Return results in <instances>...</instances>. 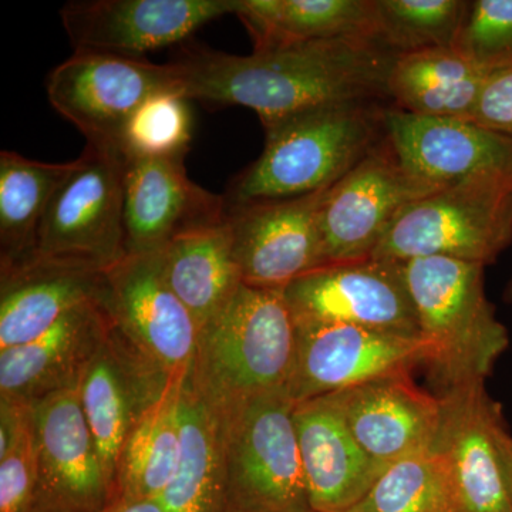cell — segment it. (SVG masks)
<instances>
[{"label": "cell", "instance_id": "obj_38", "mask_svg": "<svg viewBox=\"0 0 512 512\" xmlns=\"http://www.w3.org/2000/svg\"><path fill=\"white\" fill-rule=\"evenodd\" d=\"M504 299L507 303H512V278L511 281L508 282L507 288H505Z\"/></svg>", "mask_w": 512, "mask_h": 512}, {"label": "cell", "instance_id": "obj_1", "mask_svg": "<svg viewBox=\"0 0 512 512\" xmlns=\"http://www.w3.org/2000/svg\"><path fill=\"white\" fill-rule=\"evenodd\" d=\"M394 56L376 40L339 39L248 56L194 49L175 63L185 99L247 107L265 128L316 107L384 99Z\"/></svg>", "mask_w": 512, "mask_h": 512}, {"label": "cell", "instance_id": "obj_16", "mask_svg": "<svg viewBox=\"0 0 512 512\" xmlns=\"http://www.w3.org/2000/svg\"><path fill=\"white\" fill-rule=\"evenodd\" d=\"M39 456L37 512H101L113 501L79 384L32 403Z\"/></svg>", "mask_w": 512, "mask_h": 512}, {"label": "cell", "instance_id": "obj_12", "mask_svg": "<svg viewBox=\"0 0 512 512\" xmlns=\"http://www.w3.org/2000/svg\"><path fill=\"white\" fill-rule=\"evenodd\" d=\"M430 352V343L414 336L350 325H296L288 394L298 403L379 377L412 373Z\"/></svg>", "mask_w": 512, "mask_h": 512}, {"label": "cell", "instance_id": "obj_37", "mask_svg": "<svg viewBox=\"0 0 512 512\" xmlns=\"http://www.w3.org/2000/svg\"><path fill=\"white\" fill-rule=\"evenodd\" d=\"M101 512H168L158 498H114Z\"/></svg>", "mask_w": 512, "mask_h": 512}, {"label": "cell", "instance_id": "obj_33", "mask_svg": "<svg viewBox=\"0 0 512 512\" xmlns=\"http://www.w3.org/2000/svg\"><path fill=\"white\" fill-rule=\"evenodd\" d=\"M485 73L512 67V0H470L453 46Z\"/></svg>", "mask_w": 512, "mask_h": 512}, {"label": "cell", "instance_id": "obj_27", "mask_svg": "<svg viewBox=\"0 0 512 512\" xmlns=\"http://www.w3.org/2000/svg\"><path fill=\"white\" fill-rule=\"evenodd\" d=\"M487 77L453 47L394 56L387 97L396 109L423 117L470 120Z\"/></svg>", "mask_w": 512, "mask_h": 512}, {"label": "cell", "instance_id": "obj_18", "mask_svg": "<svg viewBox=\"0 0 512 512\" xmlns=\"http://www.w3.org/2000/svg\"><path fill=\"white\" fill-rule=\"evenodd\" d=\"M227 201L188 177L184 158L127 160V254L161 251L178 235L217 224L227 217Z\"/></svg>", "mask_w": 512, "mask_h": 512}, {"label": "cell", "instance_id": "obj_13", "mask_svg": "<svg viewBox=\"0 0 512 512\" xmlns=\"http://www.w3.org/2000/svg\"><path fill=\"white\" fill-rule=\"evenodd\" d=\"M238 0H73L60 10L74 52L141 57L187 39Z\"/></svg>", "mask_w": 512, "mask_h": 512}, {"label": "cell", "instance_id": "obj_31", "mask_svg": "<svg viewBox=\"0 0 512 512\" xmlns=\"http://www.w3.org/2000/svg\"><path fill=\"white\" fill-rule=\"evenodd\" d=\"M467 6L466 0H376L377 42L396 56L453 47Z\"/></svg>", "mask_w": 512, "mask_h": 512}, {"label": "cell", "instance_id": "obj_7", "mask_svg": "<svg viewBox=\"0 0 512 512\" xmlns=\"http://www.w3.org/2000/svg\"><path fill=\"white\" fill-rule=\"evenodd\" d=\"M47 208L37 258L106 269L127 255V158L86 144Z\"/></svg>", "mask_w": 512, "mask_h": 512}, {"label": "cell", "instance_id": "obj_29", "mask_svg": "<svg viewBox=\"0 0 512 512\" xmlns=\"http://www.w3.org/2000/svg\"><path fill=\"white\" fill-rule=\"evenodd\" d=\"M188 375L171 377L138 417L121 454L114 498H157L174 480L181 457L180 393Z\"/></svg>", "mask_w": 512, "mask_h": 512}, {"label": "cell", "instance_id": "obj_25", "mask_svg": "<svg viewBox=\"0 0 512 512\" xmlns=\"http://www.w3.org/2000/svg\"><path fill=\"white\" fill-rule=\"evenodd\" d=\"M254 49L319 40H376V0H238Z\"/></svg>", "mask_w": 512, "mask_h": 512}, {"label": "cell", "instance_id": "obj_15", "mask_svg": "<svg viewBox=\"0 0 512 512\" xmlns=\"http://www.w3.org/2000/svg\"><path fill=\"white\" fill-rule=\"evenodd\" d=\"M384 136L403 167L436 190L471 178L512 184V137L474 121L416 116L393 107L384 110Z\"/></svg>", "mask_w": 512, "mask_h": 512}, {"label": "cell", "instance_id": "obj_22", "mask_svg": "<svg viewBox=\"0 0 512 512\" xmlns=\"http://www.w3.org/2000/svg\"><path fill=\"white\" fill-rule=\"evenodd\" d=\"M113 322L103 299L67 313L39 338L0 352V399L35 403L77 386Z\"/></svg>", "mask_w": 512, "mask_h": 512}, {"label": "cell", "instance_id": "obj_4", "mask_svg": "<svg viewBox=\"0 0 512 512\" xmlns=\"http://www.w3.org/2000/svg\"><path fill=\"white\" fill-rule=\"evenodd\" d=\"M484 271V265L444 256L404 262L420 336L431 348L424 365L441 393L485 383L510 346L485 295Z\"/></svg>", "mask_w": 512, "mask_h": 512}, {"label": "cell", "instance_id": "obj_9", "mask_svg": "<svg viewBox=\"0 0 512 512\" xmlns=\"http://www.w3.org/2000/svg\"><path fill=\"white\" fill-rule=\"evenodd\" d=\"M103 303L138 359L165 377L191 372L201 329L168 285L158 252L127 254L104 269Z\"/></svg>", "mask_w": 512, "mask_h": 512}, {"label": "cell", "instance_id": "obj_36", "mask_svg": "<svg viewBox=\"0 0 512 512\" xmlns=\"http://www.w3.org/2000/svg\"><path fill=\"white\" fill-rule=\"evenodd\" d=\"M498 457H500L501 474H503L505 493L512 511V436L505 427L504 420L495 430Z\"/></svg>", "mask_w": 512, "mask_h": 512}, {"label": "cell", "instance_id": "obj_3", "mask_svg": "<svg viewBox=\"0 0 512 512\" xmlns=\"http://www.w3.org/2000/svg\"><path fill=\"white\" fill-rule=\"evenodd\" d=\"M295 356L296 325L284 291L242 284L202 326L190 379L225 410L288 392Z\"/></svg>", "mask_w": 512, "mask_h": 512}, {"label": "cell", "instance_id": "obj_24", "mask_svg": "<svg viewBox=\"0 0 512 512\" xmlns=\"http://www.w3.org/2000/svg\"><path fill=\"white\" fill-rule=\"evenodd\" d=\"M181 457L157 497L168 512H227L222 412L185 377L180 393Z\"/></svg>", "mask_w": 512, "mask_h": 512}, {"label": "cell", "instance_id": "obj_26", "mask_svg": "<svg viewBox=\"0 0 512 512\" xmlns=\"http://www.w3.org/2000/svg\"><path fill=\"white\" fill-rule=\"evenodd\" d=\"M158 254L168 285L187 306L200 329L242 285L228 212L217 224L178 235Z\"/></svg>", "mask_w": 512, "mask_h": 512}, {"label": "cell", "instance_id": "obj_14", "mask_svg": "<svg viewBox=\"0 0 512 512\" xmlns=\"http://www.w3.org/2000/svg\"><path fill=\"white\" fill-rule=\"evenodd\" d=\"M326 190L227 205L242 284L284 291L295 279L323 265L318 210Z\"/></svg>", "mask_w": 512, "mask_h": 512}, {"label": "cell", "instance_id": "obj_23", "mask_svg": "<svg viewBox=\"0 0 512 512\" xmlns=\"http://www.w3.org/2000/svg\"><path fill=\"white\" fill-rule=\"evenodd\" d=\"M104 269L36 258L2 274L0 352L23 345L67 313L103 299Z\"/></svg>", "mask_w": 512, "mask_h": 512}, {"label": "cell", "instance_id": "obj_30", "mask_svg": "<svg viewBox=\"0 0 512 512\" xmlns=\"http://www.w3.org/2000/svg\"><path fill=\"white\" fill-rule=\"evenodd\" d=\"M348 512H453L446 461L434 447L396 461Z\"/></svg>", "mask_w": 512, "mask_h": 512}, {"label": "cell", "instance_id": "obj_6", "mask_svg": "<svg viewBox=\"0 0 512 512\" xmlns=\"http://www.w3.org/2000/svg\"><path fill=\"white\" fill-rule=\"evenodd\" d=\"M512 244V184L471 178L413 202L373 258L407 262L444 256L484 266Z\"/></svg>", "mask_w": 512, "mask_h": 512}, {"label": "cell", "instance_id": "obj_5", "mask_svg": "<svg viewBox=\"0 0 512 512\" xmlns=\"http://www.w3.org/2000/svg\"><path fill=\"white\" fill-rule=\"evenodd\" d=\"M288 392L221 410L227 510L313 512Z\"/></svg>", "mask_w": 512, "mask_h": 512}, {"label": "cell", "instance_id": "obj_8", "mask_svg": "<svg viewBox=\"0 0 512 512\" xmlns=\"http://www.w3.org/2000/svg\"><path fill=\"white\" fill-rule=\"evenodd\" d=\"M46 90L50 104L89 146L121 151L127 123L144 101L170 90L181 93L180 67L141 57L74 52L49 74Z\"/></svg>", "mask_w": 512, "mask_h": 512}, {"label": "cell", "instance_id": "obj_20", "mask_svg": "<svg viewBox=\"0 0 512 512\" xmlns=\"http://www.w3.org/2000/svg\"><path fill=\"white\" fill-rule=\"evenodd\" d=\"M333 394L353 437L383 470L434 446L440 396L421 390L410 373L379 377Z\"/></svg>", "mask_w": 512, "mask_h": 512}, {"label": "cell", "instance_id": "obj_21", "mask_svg": "<svg viewBox=\"0 0 512 512\" xmlns=\"http://www.w3.org/2000/svg\"><path fill=\"white\" fill-rule=\"evenodd\" d=\"M293 423L312 510L348 512L366 497L383 468L353 437L335 394L295 403Z\"/></svg>", "mask_w": 512, "mask_h": 512}, {"label": "cell", "instance_id": "obj_34", "mask_svg": "<svg viewBox=\"0 0 512 512\" xmlns=\"http://www.w3.org/2000/svg\"><path fill=\"white\" fill-rule=\"evenodd\" d=\"M39 487V456L33 420L22 439L0 458V512H37Z\"/></svg>", "mask_w": 512, "mask_h": 512}, {"label": "cell", "instance_id": "obj_17", "mask_svg": "<svg viewBox=\"0 0 512 512\" xmlns=\"http://www.w3.org/2000/svg\"><path fill=\"white\" fill-rule=\"evenodd\" d=\"M441 421L434 448L443 456L453 491V512H512L505 493L495 430L501 406L485 383L439 394Z\"/></svg>", "mask_w": 512, "mask_h": 512}, {"label": "cell", "instance_id": "obj_10", "mask_svg": "<svg viewBox=\"0 0 512 512\" xmlns=\"http://www.w3.org/2000/svg\"><path fill=\"white\" fill-rule=\"evenodd\" d=\"M434 191L403 167L384 136L323 194L318 210L323 265L372 258L403 211Z\"/></svg>", "mask_w": 512, "mask_h": 512}, {"label": "cell", "instance_id": "obj_28", "mask_svg": "<svg viewBox=\"0 0 512 512\" xmlns=\"http://www.w3.org/2000/svg\"><path fill=\"white\" fill-rule=\"evenodd\" d=\"M74 164L30 160L0 153V256L2 274L36 258L37 239L47 208Z\"/></svg>", "mask_w": 512, "mask_h": 512}, {"label": "cell", "instance_id": "obj_40", "mask_svg": "<svg viewBox=\"0 0 512 512\" xmlns=\"http://www.w3.org/2000/svg\"><path fill=\"white\" fill-rule=\"evenodd\" d=\"M313 512H315V511H313Z\"/></svg>", "mask_w": 512, "mask_h": 512}, {"label": "cell", "instance_id": "obj_19", "mask_svg": "<svg viewBox=\"0 0 512 512\" xmlns=\"http://www.w3.org/2000/svg\"><path fill=\"white\" fill-rule=\"evenodd\" d=\"M170 379L138 359L114 329L84 369L80 400L113 500L128 437L138 417Z\"/></svg>", "mask_w": 512, "mask_h": 512}, {"label": "cell", "instance_id": "obj_39", "mask_svg": "<svg viewBox=\"0 0 512 512\" xmlns=\"http://www.w3.org/2000/svg\"><path fill=\"white\" fill-rule=\"evenodd\" d=\"M227 512H237V511H227Z\"/></svg>", "mask_w": 512, "mask_h": 512}, {"label": "cell", "instance_id": "obj_11", "mask_svg": "<svg viewBox=\"0 0 512 512\" xmlns=\"http://www.w3.org/2000/svg\"><path fill=\"white\" fill-rule=\"evenodd\" d=\"M295 325H350L421 338L404 262L319 266L284 289Z\"/></svg>", "mask_w": 512, "mask_h": 512}, {"label": "cell", "instance_id": "obj_32", "mask_svg": "<svg viewBox=\"0 0 512 512\" xmlns=\"http://www.w3.org/2000/svg\"><path fill=\"white\" fill-rule=\"evenodd\" d=\"M192 137L188 99L180 92H161L144 101L128 121L121 140L127 160L184 158Z\"/></svg>", "mask_w": 512, "mask_h": 512}, {"label": "cell", "instance_id": "obj_35", "mask_svg": "<svg viewBox=\"0 0 512 512\" xmlns=\"http://www.w3.org/2000/svg\"><path fill=\"white\" fill-rule=\"evenodd\" d=\"M470 120L512 137V67L487 73Z\"/></svg>", "mask_w": 512, "mask_h": 512}, {"label": "cell", "instance_id": "obj_2", "mask_svg": "<svg viewBox=\"0 0 512 512\" xmlns=\"http://www.w3.org/2000/svg\"><path fill=\"white\" fill-rule=\"evenodd\" d=\"M376 101L316 107L265 127L258 160L232 180L227 205L285 200L338 183L384 138Z\"/></svg>", "mask_w": 512, "mask_h": 512}]
</instances>
